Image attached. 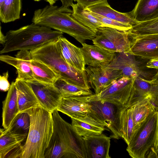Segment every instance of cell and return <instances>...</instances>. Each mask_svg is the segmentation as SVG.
<instances>
[{
  "label": "cell",
  "mask_w": 158,
  "mask_h": 158,
  "mask_svg": "<svg viewBox=\"0 0 158 158\" xmlns=\"http://www.w3.org/2000/svg\"><path fill=\"white\" fill-rule=\"evenodd\" d=\"M5 0H0V7L3 5Z\"/></svg>",
  "instance_id": "cell-45"
},
{
  "label": "cell",
  "mask_w": 158,
  "mask_h": 158,
  "mask_svg": "<svg viewBox=\"0 0 158 158\" xmlns=\"http://www.w3.org/2000/svg\"><path fill=\"white\" fill-rule=\"evenodd\" d=\"M59 41L62 54L68 64L81 71H85L86 65L81 48L63 36L59 38Z\"/></svg>",
  "instance_id": "cell-18"
},
{
  "label": "cell",
  "mask_w": 158,
  "mask_h": 158,
  "mask_svg": "<svg viewBox=\"0 0 158 158\" xmlns=\"http://www.w3.org/2000/svg\"><path fill=\"white\" fill-rule=\"evenodd\" d=\"M133 78L123 77L98 94L86 96L90 100L104 101L127 106L131 96L134 80Z\"/></svg>",
  "instance_id": "cell-9"
},
{
  "label": "cell",
  "mask_w": 158,
  "mask_h": 158,
  "mask_svg": "<svg viewBox=\"0 0 158 158\" xmlns=\"http://www.w3.org/2000/svg\"><path fill=\"white\" fill-rule=\"evenodd\" d=\"M129 38L131 54L144 59H158V34Z\"/></svg>",
  "instance_id": "cell-12"
},
{
  "label": "cell",
  "mask_w": 158,
  "mask_h": 158,
  "mask_svg": "<svg viewBox=\"0 0 158 158\" xmlns=\"http://www.w3.org/2000/svg\"><path fill=\"white\" fill-rule=\"evenodd\" d=\"M91 12L117 21L129 24L132 27L138 23L131 18L127 13H121L112 9L108 2L104 1L87 8Z\"/></svg>",
  "instance_id": "cell-24"
},
{
  "label": "cell",
  "mask_w": 158,
  "mask_h": 158,
  "mask_svg": "<svg viewBox=\"0 0 158 158\" xmlns=\"http://www.w3.org/2000/svg\"><path fill=\"white\" fill-rule=\"evenodd\" d=\"M60 91L62 98L92 95L91 90H87L69 83L60 77L54 84Z\"/></svg>",
  "instance_id": "cell-31"
},
{
  "label": "cell",
  "mask_w": 158,
  "mask_h": 158,
  "mask_svg": "<svg viewBox=\"0 0 158 158\" xmlns=\"http://www.w3.org/2000/svg\"><path fill=\"white\" fill-rule=\"evenodd\" d=\"M0 43L4 45L6 41V36L4 35L2 31L1 26H0Z\"/></svg>",
  "instance_id": "cell-42"
},
{
  "label": "cell",
  "mask_w": 158,
  "mask_h": 158,
  "mask_svg": "<svg viewBox=\"0 0 158 158\" xmlns=\"http://www.w3.org/2000/svg\"><path fill=\"white\" fill-rule=\"evenodd\" d=\"M128 15L138 23L158 17V0H138L134 8Z\"/></svg>",
  "instance_id": "cell-21"
},
{
  "label": "cell",
  "mask_w": 158,
  "mask_h": 158,
  "mask_svg": "<svg viewBox=\"0 0 158 158\" xmlns=\"http://www.w3.org/2000/svg\"><path fill=\"white\" fill-rule=\"evenodd\" d=\"M153 82L150 91V102L155 109L158 110V79H152Z\"/></svg>",
  "instance_id": "cell-36"
},
{
  "label": "cell",
  "mask_w": 158,
  "mask_h": 158,
  "mask_svg": "<svg viewBox=\"0 0 158 158\" xmlns=\"http://www.w3.org/2000/svg\"><path fill=\"white\" fill-rule=\"evenodd\" d=\"M31 58L30 51L21 50L18 52L15 57L8 55H1V61L15 67L17 76L15 80L31 82L34 80L30 65Z\"/></svg>",
  "instance_id": "cell-13"
},
{
  "label": "cell",
  "mask_w": 158,
  "mask_h": 158,
  "mask_svg": "<svg viewBox=\"0 0 158 158\" xmlns=\"http://www.w3.org/2000/svg\"><path fill=\"white\" fill-rule=\"evenodd\" d=\"M63 33L44 26L32 23L15 30H10L5 35L6 41L0 54L21 50L31 51L63 36Z\"/></svg>",
  "instance_id": "cell-4"
},
{
  "label": "cell",
  "mask_w": 158,
  "mask_h": 158,
  "mask_svg": "<svg viewBox=\"0 0 158 158\" xmlns=\"http://www.w3.org/2000/svg\"><path fill=\"white\" fill-rule=\"evenodd\" d=\"M105 0H73L75 2L84 7L88 8L97 4Z\"/></svg>",
  "instance_id": "cell-38"
},
{
  "label": "cell",
  "mask_w": 158,
  "mask_h": 158,
  "mask_svg": "<svg viewBox=\"0 0 158 158\" xmlns=\"http://www.w3.org/2000/svg\"><path fill=\"white\" fill-rule=\"evenodd\" d=\"M53 130L65 147L69 158H87L83 137L71 124L64 120L57 109L52 112Z\"/></svg>",
  "instance_id": "cell-7"
},
{
  "label": "cell",
  "mask_w": 158,
  "mask_h": 158,
  "mask_svg": "<svg viewBox=\"0 0 158 158\" xmlns=\"http://www.w3.org/2000/svg\"><path fill=\"white\" fill-rule=\"evenodd\" d=\"M35 1H39L40 0H33ZM48 2L50 5H53L58 0H45Z\"/></svg>",
  "instance_id": "cell-43"
},
{
  "label": "cell",
  "mask_w": 158,
  "mask_h": 158,
  "mask_svg": "<svg viewBox=\"0 0 158 158\" xmlns=\"http://www.w3.org/2000/svg\"><path fill=\"white\" fill-rule=\"evenodd\" d=\"M87 158H110L111 138L105 134L83 137Z\"/></svg>",
  "instance_id": "cell-15"
},
{
  "label": "cell",
  "mask_w": 158,
  "mask_h": 158,
  "mask_svg": "<svg viewBox=\"0 0 158 158\" xmlns=\"http://www.w3.org/2000/svg\"><path fill=\"white\" fill-rule=\"evenodd\" d=\"M19 113L15 82H12L5 99L2 102V126L8 129Z\"/></svg>",
  "instance_id": "cell-19"
},
{
  "label": "cell",
  "mask_w": 158,
  "mask_h": 158,
  "mask_svg": "<svg viewBox=\"0 0 158 158\" xmlns=\"http://www.w3.org/2000/svg\"><path fill=\"white\" fill-rule=\"evenodd\" d=\"M127 151L133 158H147L158 146V110L150 114L139 126L127 145Z\"/></svg>",
  "instance_id": "cell-5"
},
{
  "label": "cell",
  "mask_w": 158,
  "mask_h": 158,
  "mask_svg": "<svg viewBox=\"0 0 158 158\" xmlns=\"http://www.w3.org/2000/svg\"><path fill=\"white\" fill-rule=\"evenodd\" d=\"M27 82L31 86L40 106L52 113L57 109L62 97L54 84H46L35 80Z\"/></svg>",
  "instance_id": "cell-11"
},
{
  "label": "cell",
  "mask_w": 158,
  "mask_h": 158,
  "mask_svg": "<svg viewBox=\"0 0 158 158\" xmlns=\"http://www.w3.org/2000/svg\"><path fill=\"white\" fill-rule=\"evenodd\" d=\"M108 67L120 71L123 77L133 78L140 77V70L134 55L129 53L118 52Z\"/></svg>",
  "instance_id": "cell-17"
},
{
  "label": "cell",
  "mask_w": 158,
  "mask_h": 158,
  "mask_svg": "<svg viewBox=\"0 0 158 158\" xmlns=\"http://www.w3.org/2000/svg\"><path fill=\"white\" fill-rule=\"evenodd\" d=\"M152 82V79L147 80L141 77H136L127 106L131 107L150 98V91Z\"/></svg>",
  "instance_id": "cell-25"
},
{
  "label": "cell",
  "mask_w": 158,
  "mask_h": 158,
  "mask_svg": "<svg viewBox=\"0 0 158 158\" xmlns=\"http://www.w3.org/2000/svg\"><path fill=\"white\" fill-rule=\"evenodd\" d=\"M158 158V146L156 148L152 150L147 158Z\"/></svg>",
  "instance_id": "cell-41"
},
{
  "label": "cell",
  "mask_w": 158,
  "mask_h": 158,
  "mask_svg": "<svg viewBox=\"0 0 158 158\" xmlns=\"http://www.w3.org/2000/svg\"><path fill=\"white\" fill-rule=\"evenodd\" d=\"M0 158L9 157L22 145L28 134H18L0 129Z\"/></svg>",
  "instance_id": "cell-20"
},
{
  "label": "cell",
  "mask_w": 158,
  "mask_h": 158,
  "mask_svg": "<svg viewBox=\"0 0 158 158\" xmlns=\"http://www.w3.org/2000/svg\"><path fill=\"white\" fill-rule=\"evenodd\" d=\"M150 100V98L148 99L142 103L130 107L135 131L150 114L156 110Z\"/></svg>",
  "instance_id": "cell-29"
},
{
  "label": "cell",
  "mask_w": 158,
  "mask_h": 158,
  "mask_svg": "<svg viewBox=\"0 0 158 158\" xmlns=\"http://www.w3.org/2000/svg\"><path fill=\"white\" fill-rule=\"evenodd\" d=\"M147 67L158 69V59H150L146 65Z\"/></svg>",
  "instance_id": "cell-40"
},
{
  "label": "cell",
  "mask_w": 158,
  "mask_h": 158,
  "mask_svg": "<svg viewBox=\"0 0 158 158\" xmlns=\"http://www.w3.org/2000/svg\"><path fill=\"white\" fill-rule=\"evenodd\" d=\"M90 12L99 21L104 24L106 27L112 28L124 31H127L132 27V26L131 25L112 20L91 11Z\"/></svg>",
  "instance_id": "cell-35"
},
{
  "label": "cell",
  "mask_w": 158,
  "mask_h": 158,
  "mask_svg": "<svg viewBox=\"0 0 158 158\" xmlns=\"http://www.w3.org/2000/svg\"><path fill=\"white\" fill-rule=\"evenodd\" d=\"M72 125L81 136L99 135L105 129V125L88 114L81 119L71 118Z\"/></svg>",
  "instance_id": "cell-23"
},
{
  "label": "cell",
  "mask_w": 158,
  "mask_h": 158,
  "mask_svg": "<svg viewBox=\"0 0 158 158\" xmlns=\"http://www.w3.org/2000/svg\"><path fill=\"white\" fill-rule=\"evenodd\" d=\"M62 3L61 6L59 7L60 11L63 12L72 13V10L69 8L73 3V0H60Z\"/></svg>",
  "instance_id": "cell-39"
},
{
  "label": "cell",
  "mask_w": 158,
  "mask_h": 158,
  "mask_svg": "<svg viewBox=\"0 0 158 158\" xmlns=\"http://www.w3.org/2000/svg\"><path fill=\"white\" fill-rule=\"evenodd\" d=\"M152 79L155 80L158 79V71L156 74L153 77Z\"/></svg>",
  "instance_id": "cell-44"
},
{
  "label": "cell",
  "mask_w": 158,
  "mask_h": 158,
  "mask_svg": "<svg viewBox=\"0 0 158 158\" xmlns=\"http://www.w3.org/2000/svg\"><path fill=\"white\" fill-rule=\"evenodd\" d=\"M8 71L3 73V75H0V89L3 91H8L11 85L10 84L8 80Z\"/></svg>",
  "instance_id": "cell-37"
},
{
  "label": "cell",
  "mask_w": 158,
  "mask_h": 158,
  "mask_svg": "<svg viewBox=\"0 0 158 158\" xmlns=\"http://www.w3.org/2000/svg\"><path fill=\"white\" fill-rule=\"evenodd\" d=\"M32 22L66 33L81 44L87 40H92L96 34L75 19L72 13L60 11L56 6L49 5L36 10Z\"/></svg>",
  "instance_id": "cell-2"
},
{
  "label": "cell",
  "mask_w": 158,
  "mask_h": 158,
  "mask_svg": "<svg viewBox=\"0 0 158 158\" xmlns=\"http://www.w3.org/2000/svg\"><path fill=\"white\" fill-rule=\"evenodd\" d=\"M121 126L122 138L128 145L135 131L131 110L130 107H127L122 111Z\"/></svg>",
  "instance_id": "cell-34"
},
{
  "label": "cell",
  "mask_w": 158,
  "mask_h": 158,
  "mask_svg": "<svg viewBox=\"0 0 158 158\" xmlns=\"http://www.w3.org/2000/svg\"><path fill=\"white\" fill-rule=\"evenodd\" d=\"M72 15L77 20L96 33L98 29L105 25L94 16L87 8L77 3L71 6Z\"/></svg>",
  "instance_id": "cell-26"
},
{
  "label": "cell",
  "mask_w": 158,
  "mask_h": 158,
  "mask_svg": "<svg viewBox=\"0 0 158 158\" xmlns=\"http://www.w3.org/2000/svg\"><path fill=\"white\" fill-rule=\"evenodd\" d=\"M59 38L30 51L31 59L46 64L65 81L90 90L85 71L81 72L70 66L65 60L61 51Z\"/></svg>",
  "instance_id": "cell-3"
},
{
  "label": "cell",
  "mask_w": 158,
  "mask_h": 158,
  "mask_svg": "<svg viewBox=\"0 0 158 158\" xmlns=\"http://www.w3.org/2000/svg\"><path fill=\"white\" fill-rule=\"evenodd\" d=\"M30 125V116L27 112L19 113L7 129L10 132L18 134H28Z\"/></svg>",
  "instance_id": "cell-33"
},
{
  "label": "cell",
  "mask_w": 158,
  "mask_h": 158,
  "mask_svg": "<svg viewBox=\"0 0 158 158\" xmlns=\"http://www.w3.org/2000/svg\"><path fill=\"white\" fill-rule=\"evenodd\" d=\"M85 71L89 83L96 95L123 77L120 71L107 66L100 67L88 66L85 67Z\"/></svg>",
  "instance_id": "cell-10"
},
{
  "label": "cell",
  "mask_w": 158,
  "mask_h": 158,
  "mask_svg": "<svg viewBox=\"0 0 158 158\" xmlns=\"http://www.w3.org/2000/svg\"><path fill=\"white\" fill-rule=\"evenodd\" d=\"M44 158H69L65 147L54 130Z\"/></svg>",
  "instance_id": "cell-30"
},
{
  "label": "cell",
  "mask_w": 158,
  "mask_h": 158,
  "mask_svg": "<svg viewBox=\"0 0 158 158\" xmlns=\"http://www.w3.org/2000/svg\"><path fill=\"white\" fill-rule=\"evenodd\" d=\"M80 97L90 105L91 112L88 114L104 124L110 131L111 138L118 139L122 138L121 115L127 106L104 101L90 100L85 96Z\"/></svg>",
  "instance_id": "cell-6"
},
{
  "label": "cell",
  "mask_w": 158,
  "mask_h": 158,
  "mask_svg": "<svg viewBox=\"0 0 158 158\" xmlns=\"http://www.w3.org/2000/svg\"><path fill=\"white\" fill-rule=\"evenodd\" d=\"M30 65L34 80L48 84H53L60 77L50 67L40 61L31 59Z\"/></svg>",
  "instance_id": "cell-27"
},
{
  "label": "cell",
  "mask_w": 158,
  "mask_h": 158,
  "mask_svg": "<svg viewBox=\"0 0 158 158\" xmlns=\"http://www.w3.org/2000/svg\"><path fill=\"white\" fill-rule=\"evenodd\" d=\"M26 112L30 118L26 142L17 149L16 158H44L53 131L52 113L40 106Z\"/></svg>",
  "instance_id": "cell-1"
},
{
  "label": "cell",
  "mask_w": 158,
  "mask_h": 158,
  "mask_svg": "<svg viewBox=\"0 0 158 158\" xmlns=\"http://www.w3.org/2000/svg\"><path fill=\"white\" fill-rule=\"evenodd\" d=\"M81 48L85 65L93 67L108 65L114 58L116 53L97 45L81 44Z\"/></svg>",
  "instance_id": "cell-14"
},
{
  "label": "cell",
  "mask_w": 158,
  "mask_h": 158,
  "mask_svg": "<svg viewBox=\"0 0 158 158\" xmlns=\"http://www.w3.org/2000/svg\"><path fill=\"white\" fill-rule=\"evenodd\" d=\"M71 118L81 119L90 112V106L80 96L62 98L57 109Z\"/></svg>",
  "instance_id": "cell-16"
},
{
  "label": "cell",
  "mask_w": 158,
  "mask_h": 158,
  "mask_svg": "<svg viewBox=\"0 0 158 158\" xmlns=\"http://www.w3.org/2000/svg\"><path fill=\"white\" fill-rule=\"evenodd\" d=\"M94 44L112 52L131 54L130 40L127 31L112 28L99 27L95 38L92 40Z\"/></svg>",
  "instance_id": "cell-8"
},
{
  "label": "cell",
  "mask_w": 158,
  "mask_h": 158,
  "mask_svg": "<svg viewBox=\"0 0 158 158\" xmlns=\"http://www.w3.org/2000/svg\"><path fill=\"white\" fill-rule=\"evenodd\" d=\"M19 113L40 106L31 86L26 81L15 80Z\"/></svg>",
  "instance_id": "cell-22"
},
{
  "label": "cell",
  "mask_w": 158,
  "mask_h": 158,
  "mask_svg": "<svg viewBox=\"0 0 158 158\" xmlns=\"http://www.w3.org/2000/svg\"><path fill=\"white\" fill-rule=\"evenodd\" d=\"M21 8V0H5L0 7V21L6 23L19 19Z\"/></svg>",
  "instance_id": "cell-28"
},
{
  "label": "cell",
  "mask_w": 158,
  "mask_h": 158,
  "mask_svg": "<svg viewBox=\"0 0 158 158\" xmlns=\"http://www.w3.org/2000/svg\"><path fill=\"white\" fill-rule=\"evenodd\" d=\"M129 38L158 34V17L149 21L138 23L127 31Z\"/></svg>",
  "instance_id": "cell-32"
}]
</instances>
